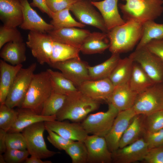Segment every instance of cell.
Instances as JSON below:
<instances>
[{
    "instance_id": "11",
    "label": "cell",
    "mask_w": 163,
    "mask_h": 163,
    "mask_svg": "<svg viewBox=\"0 0 163 163\" xmlns=\"http://www.w3.org/2000/svg\"><path fill=\"white\" fill-rule=\"evenodd\" d=\"M50 66L59 70L77 88L84 82L90 80L88 71L89 66L80 57L53 63Z\"/></svg>"
},
{
    "instance_id": "9",
    "label": "cell",
    "mask_w": 163,
    "mask_h": 163,
    "mask_svg": "<svg viewBox=\"0 0 163 163\" xmlns=\"http://www.w3.org/2000/svg\"><path fill=\"white\" fill-rule=\"evenodd\" d=\"M129 56L155 83L163 82V63L145 47L136 49Z\"/></svg>"
},
{
    "instance_id": "10",
    "label": "cell",
    "mask_w": 163,
    "mask_h": 163,
    "mask_svg": "<svg viewBox=\"0 0 163 163\" xmlns=\"http://www.w3.org/2000/svg\"><path fill=\"white\" fill-rule=\"evenodd\" d=\"M53 42L48 34L30 31L26 43L39 63L50 65Z\"/></svg>"
},
{
    "instance_id": "30",
    "label": "cell",
    "mask_w": 163,
    "mask_h": 163,
    "mask_svg": "<svg viewBox=\"0 0 163 163\" xmlns=\"http://www.w3.org/2000/svg\"><path fill=\"white\" fill-rule=\"evenodd\" d=\"M120 59L119 54H112L106 61L93 66H88L90 80H96L109 78Z\"/></svg>"
},
{
    "instance_id": "36",
    "label": "cell",
    "mask_w": 163,
    "mask_h": 163,
    "mask_svg": "<svg viewBox=\"0 0 163 163\" xmlns=\"http://www.w3.org/2000/svg\"><path fill=\"white\" fill-rule=\"evenodd\" d=\"M66 96L52 91L44 104L40 114L46 116L56 115L62 107Z\"/></svg>"
},
{
    "instance_id": "46",
    "label": "cell",
    "mask_w": 163,
    "mask_h": 163,
    "mask_svg": "<svg viewBox=\"0 0 163 163\" xmlns=\"http://www.w3.org/2000/svg\"><path fill=\"white\" fill-rule=\"evenodd\" d=\"M145 47L158 57L163 63V39L152 40Z\"/></svg>"
},
{
    "instance_id": "37",
    "label": "cell",
    "mask_w": 163,
    "mask_h": 163,
    "mask_svg": "<svg viewBox=\"0 0 163 163\" xmlns=\"http://www.w3.org/2000/svg\"><path fill=\"white\" fill-rule=\"evenodd\" d=\"M18 110L5 104L0 106V128L7 132L11 127L18 116Z\"/></svg>"
},
{
    "instance_id": "44",
    "label": "cell",
    "mask_w": 163,
    "mask_h": 163,
    "mask_svg": "<svg viewBox=\"0 0 163 163\" xmlns=\"http://www.w3.org/2000/svg\"><path fill=\"white\" fill-rule=\"evenodd\" d=\"M79 0H46V5L50 10L56 12L69 8Z\"/></svg>"
},
{
    "instance_id": "7",
    "label": "cell",
    "mask_w": 163,
    "mask_h": 163,
    "mask_svg": "<svg viewBox=\"0 0 163 163\" xmlns=\"http://www.w3.org/2000/svg\"><path fill=\"white\" fill-rule=\"evenodd\" d=\"M136 114L147 115L163 110V82L139 94L132 108Z\"/></svg>"
},
{
    "instance_id": "34",
    "label": "cell",
    "mask_w": 163,
    "mask_h": 163,
    "mask_svg": "<svg viewBox=\"0 0 163 163\" xmlns=\"http://www.w3.org/2000/svg\"><path fill=\"white\" fill-rule=\"evenodd\" d=\"M69 8L53 13L50 24L54 29L70 27L83 28L85 25L78 22L72 17Z\"/></svg>"
},
{
    "instance_id": "2",
    "label": "cell",
    "mask_w": 163,
    "mask_h": 163,
    "mask_svg": "<svg viewBox=\"0 0 163 163\" xmlns=\"http://www.w3.org/2000/svg\"><path fill=\"white\" fill-rule=\"evenodd\" d=\"M100 102L94 100L78 91L66 95L64 104L56 114V120L78 122L97 110Z\"/></svg>"
},
{
    "instance_id": "45",
    "label": "cell",
    "mask_w": 163,
    "mask_h": 163,
    "mask_svg": "<svg viewBox=\"0 0 163 163\" xmlns=\"http://www.w3.org/2000/svg\"><path fill=\"white\" fill-rule=\"evenodd\" d=\"M143 160L147 163H163V146L149 149Z\"/></svg>"
},
{
    "instance_id": "18",
    "label": "cell",
    "mask_w": 163,
    "mask_h": 163,
    "mask_svg": "<svg viewBox=\"0 0 163 163\" xmlns=\"http://www.w3.org/2000/svg\"><path fill=\"white\" fill-rule=\"evenodd\" d=\"M46 127L66 139L84 142L88 134L81 124L55 120L44 122Z\"/></svg>"
},
{
    "instance_id": "16",
    "label": "cell",
    "mask_w": 163,
    "mask_h": 163,
    "mask_svg": "<svg viewBox=\"0 0 163 163\" xmlns=\"http://www.w3.org/2000/svg\"><path fill=\"white\" fill-rule=\"evenodd\" d=\"M115 86L109 78L89 80L78 88V90L91 98L100 102H107Z\"/></svg>"
},
{
    "instance_id": "32",
    "label": "cell",
    "mask_w": 163,
    "mask_h": 163,
    "mask_svg": "<svg viewBox=\"0 0 163 163\" xmlns=\"http://www.w3.org/2000/svg\"><path fill=\"white\" fill-rule=\"evenodd\" d=\"M80 52L79 48L53 41L50 65L54 62L79 58Z\"/></svg>"
},
{
    "instance_id": "42",
    "label": "cell",
    "mask_w": 163,
    "mask_h": 163,
    "mask_svg": "<svg viewBox=\"0 0 163 163\" xmlns=\"http://www.w3.org/2000/svg\"><path fill=\"white\" fill-rule=\"evenodd\" d=\"M30 155L27 149H7L3 155L8 163H20L24 162Z\"/></svg>"
},
{
    "instance_id": "17",
    "label": "cell",
    "mask_w": 163,
    "mask_h": 163,
    "mask_svg": "<svg viewBox=\"0 0 163 163\" xmlns=\"http://www.w3.org/2000/svg\"><path fill=\"white\" fill-rule=\"evenodd\" d=\"M23 21L19 27L22 29L48 33L54 29L53 26L46 22L31 7L28 0H21Z\"/></svg>"
},
{
    "instance_id": "28",
    "label": "cell",
    "mask_w": 163,
    "mask_h": 163,
    "mask_svg": "<svg viewBox=\"0 0 163 163\" xmlns=\"http://www.w3.org/2000/svg\"><path fill=\"white\" fill-rule=\"evenodd\" d=\"M134 62L129 56L120 59L109 77L115 87L129 83Z\"/></svg>"
},
{
    "instance_id": "29",
    "label": "cell",
    "mask_w": 163,
    "mask_h": 163,
    "mask_svg": "<svg viewBox=\"0 0 163 163\" xmlns=\"http://www.w3.org/2000/svg\"><path fill=\"white\" fill-rule=\"evenodd\" d=\"M128 83L131 89L138 94L155 84L140 66L135 62H134Z\"/></svg>"
},
{
    "instance_id": "3",
    "label": "cell",
    "mask_w": 163,
    "mask_h": 163,
    "mask_svg": "<svg viewBox=\"0 0 163 163\" xmlns=\"http://www.w3.org/2000/svg\"><path fill=\"white\" fill-rule=\"evenodd\" d=\"M118 5L126 21L133 20L143 24L154 21L163 12V0H123Z\"/></svg>"
},
{
    "instance_id": "22",
    "label": "cell",
    "mask_w": 163,
    "mask_h": 163,
    "mask_svg": "<svg viewBox=\"0 0 163 163\" xmlns=\"http://www.w3.org/2000/svg\"><path fill=\"white\" fill-rule=\"evenodd\" d=\"M138 94L131 89L128 83L115 87L107 102L120 112L131 108Z\"/></svg>"
},
{
    "instance_id": "43",
    "label": "cell",
    "mask_w": 163,
    "mask_h": 163,
    "mask_svg": "<svg viewBox=\"0 0 163 163\" xmlns=\"http://www.w3.org/2000/svg\"><path fill=\"white\" fill-rule=\"evenodd\" d=\"M143 138L149 149L163 146V129L152 132H145Z\"/></svg>"
},
{
    "instance_id": "35",
    "label": "cell",
    "mask_w": 163,
    "mask_h": 163,
    "mask_svg": "<svg viewBox=\"0 0 163 163\" xmlns=\"http://www.w3.org/2000/svg\"><path fill=\"white\" fill-rule=\"evenodd\" d=\"M70 157L72 163H87L88 153L83 141H74L65 150Z\"/></svg>"
},
{
    "instance_id": "31",
    "label": "cell",
    "mask_w": 163,
    "mask_h": 163,
    "mask_svg": "<svg viewBox=\"0 0 163 163\" xmlns=\"http://www.w3.org/2000/svg\"><path fill=\"white\" fill-rule=\"evenodd\" d=\"M46 70L50 75L53 91L67 95L78 90L74 84L61 72L50 69Z\"/></svg>"
},
{
    "instance_id": "23",
    "label": "cell",
    "mask_w": 163,
    "mask_h": 163,
    "mask_svg": "<svg viewBox=\"0 0 163 163\" xmlns=\"http://www.w3.org/2000/svg\"><path fill=\"white\" fill-rule=\"evenodd\" d=\"M17 118L8 133L21 132L26 127L36 123L56 120V115L46 116L26 108H20Z\"/></svg>"
},
{
    "instance_id": "19",
    "label": "cell",
    "mask_w": 163,
    "mask_h": 163,
    "mask_svg": "<svg viewBox=\"0 0 163 163\" xmlns=\"http://www.w3.org/2000/svg\"><path fill=\"white\" fill-rule=\"evenodd\" d=\"M0 19L6 27H19L23 19L21 0H0Z\"/></svg>"
},
{
    "instance_id": "50",
    "label": "cell",
    "mask_w": 163,
    "mask_h": 163,
    "mask_svg": "<svg viewBox=\"0 0 163 163\" xmlns=\"http://www.w3.org/2000/svg\"><path fill=\"white\" fill-rule=\"evenodd\" d=\"M0 163H6L3 155L2 154H0Z\"/></svg>"
},
{
    "instance_id": "47",
    "label": "cell",
    "mask_w": 163,
    "mask_h": 163,
    "mask_svg": "<svg viewBox=\"0 0 163 163\" xmlns=\"http://www.w3.org/2000/svg\"><path fill=\"white\" fill-rule=\"evenodd\" d=\"M30 4L32 7L37 8L42 12L46 14L51 18L53 12L48 7L46 0H33Z\"/></svg>"
},
{
    "instance_id": "51",
    "label": "cell",
    "mask_w": 163,
    "mask_h": 163,
    "mask_svg": "<svg viewBox=\"0 0 163 163\" xmlns=\"http://www.w3.org/2000/svg\"><path fill=\"white\" fill-rule=\"evenodd\" d=\"M91 0V1H101V0Z\"/></svg>"
},
{
    "instance_id": "4",
    "label": "cell",
    "mask_w": 163,
    "mask_h": 163,
    "mask_svg": "<svg viewBox=\"0 0 163 163\" xmlns=\"http://www.w3.org/2000/svg\"><path fill=\"white\" fill-rule=\"evenodd\" d=\"M52 92L51 81L47 71L34 74L20 108L28 109L40 114Z\"/></svg>"
},
{
    "instance_id": "41",
    "label": "cell",
    "mask_w": 163,
    "mask_h": 163,
    "mask_svg": "<svg viewBox=\"0 0 163 163\" xmlns=\"http://www.w3.org/2000/svg\"><path fill=\"white\" fill-rule=\"evenodd\" d=\"M46 127L48 135L47 139L55 148L60 150H65L74 141L65 138Z\"/></svg>"
},
{
    "instance_id": "25",
    "label": "cell",
    "mask_w": 163,
    "mask_h": 163,
    "mask_svg": "<svg viewBox=\"0 0 163 163\" xmlns=\"http://www.w3.org/2000/svg\"><path fill=\"white\" fill-rule=\"evenodd\" d=\"M26 46L24 41L8 43L1 49L0 57L13 66L22 64L26 60Z\"/></svg>"
},
{
    "instance_id": "40",
    "label": "cell",
    "mask_w": 163,
    "mask_h": 163,
    "mask_svg": "<svg viewBox=\"0 0 163 163\" xmlns=\"http://www.w3.org/2000/svg\"><path fill=\"white\" fill-rule=\"evenodd\" d=\"M5 143L7 149H27L25 138L22 133L21 132H7L6 136Z\"/></svg>"
},
{
    "instance_id": "20",
    "label": "cell",
    "mask_w": 163,
    "mask_h": 163,
    "mask_svg": "<svg viewBox=\"0 0 163 163\" xmlns=\"http://www.w3.org/2000/svg\"><path fill=\"white\" fill-rule=\"evenodd\" d=\"M118 1H91L93 5L99 11L108 31L117 26L123 24L126 21L121 17L119 12Z\"/></svg>"
},
{
    "instance_id": "15",
    "label": "cell",
    "mask_w": 163,
    "mask_h": 163,
    "mask_svg": "<svg viewBox=\"0 0 163 163\" xmlns=\"http://www.w3.org/2000/svg\"><path fill=\"white\" fill-rule=\"evenodd\" d=\"M84 142L88 151L87 163L112 162V152L108 149L104 137L88 135Z\"/></svg>"
},
{
    "instance_id": "48",
    "label": "cell",
    "mask_w": 163,
    "mask_h": 163,
    "mask_svg": "<svg viewBox=\"0 0 163 163\" xmlns=\"http://www.w3.org/2000/svg\"><path fill=\"white\" fill-rule=\"evenodd\" d=\"M7 132L0 128V154L4 153L7 149L5 139Z\"/></svg>"
},
{
    "instance_id": "1",
    "label": "cell",
    "mask_w": 163,
    "mask_h": 163,
    "mask_svg": "<svg viewBox=\"0 0 163 163\" xmlns=\"http://www.w3.org/2000/svg\"><path fill=\"white\" fill-rule=\"evenodd\" d=\"M142 32L143 24L133 20L113 27L107 33L110 51L120 54L131 50L139 42Z\"/></svg>"
},
{
    "instance_id": "38",
    "label": "cell",
    "mask_w": 163,
    "mask_h": 163,
    "mask_svg": "<svg viewBox=\"0 0 163 163\" xmlns=\"http://www.w3.org/2000/svg\"><path fill=\"white\" fill-rule=\"evenodd\" d=\"M144 123L146 132L163 129V110L145 115Z\"/></svg>"
},
{
    "instance_id": "27",
    "label": "cell",
    "mask_w": 163,
    "mask_h": 163,
    "mask_svg": "<svg viewBox=\"0 0 163 163\" xmlns=\"http://www.w3.org/2000/svg\"><path fill=\"white\" fill-rule=\"evenodd\" d=\"M145 116L143 114H136L134 117L120 140L119 148H123L143 138L146 132Z\"/></svg>"
},
{
    "instance_id": "49",
    "label": "cell",
    "mask_w": 163,
    "mask_h": 163,
    "mask_svg": "<svg viewBox=\"0 0 163 163\" xmlns=\"http://www.w3.org/2000/svg\"><path fill=\"white\" fill-rule=\"evenodd\" d=\"M25 163H52L50 161H43L41 159L34 156H31L30 158L27 157L24 161Z\"/></svg>"
},
{
    "instance_id": "13",
    "label": "cell",
    "mask_w": 163,
    "mask_h": 163,
    "mask_svg": "<svg viewBox=\"0 0 163 163\" xmlns=\"http://www.w3.org/2000/svg\"><path fill=\"white\" fill-rule=\"evenodd\" d=\"M136 115L132 108L119 112L110 130L104 137L108 149L111 152L119 148L122 136Z\"/></svg>"
},
{
    "instance_id": "33",
    "label": "cell",
    "mask_w": 163,
    "mask_h": 163,
    "mask_svg": "<svg viewBox=\"0 0 163 163\" xmlns=\"http://www.w3.org/2000/svg\"><path fill=\"white\" fill-rule=\"evenodd\" d=\"M163 39V24H158L154 21H148L143 24L142 37L136 49L145 47L154 40Z\"/></svg>"
},
{
    "instance_id": "24",
    "label": "cell",
    "mask_w": 163,
    "mask_h": 163,
    "mask_svg": "<svg viewBox=\"0 0 163 163\" xmlns=\"http://www.w3.org/2000/svg\"><path fill=\"white\" fill-rule=\"evenodd\" d=\"M21 64L13 66L2 59L0 60V103L5 102L14 78L22 67Z\"/></svg>"
},
{
    "instance_id": "6",
    "label": "cell",
    "mask_w": 163,
    "mask_h": 163,
    "mask_svg": "<svg viewBox=\"0 0 163 163\" xmlns=\"http://www.w3.org/2000/svg\"><path fill=\"white\" fill-rule=\"evenodd\" d=\"M36 63L26 68H21L16 74L6 100L5 104L11 108H20L30 85Z\"/></svg>"
},
{
    "instance_id": "14",
    "label": "cell",
    "mask_w": 163,
    "mask_h": 163,
    "mask_svg": "<svg viewBox=\"0 0 163 163\" xmlns=\"http://www.w3.org/2000/svg\"><path fill=\"white\" fill-rule=\"evenodd\" d=\"M149 149L143 138L112 152V162L131 163L143 160Z\"/></svg>"
},
{
    "instance_id": "39",
    "label": "cell",
    "mask_w": 163,
    "mask_h": 163,
    "mask_svg": "<svg viewBox=\"0 0 163 163\" xmlns=\"http://www.w3.org/2000/svg\"><path fill=\"white\" fill-rule=\"evenodd\" d=\"M17 27H0V49L6 43L13 41H24L23 37Z\"/></svg>"
},
{
    "instance_id": "12",
    "label": "cell",
    "mask_w": 163,
    "mask_h": 163,
    "mask_svg": "<svg viewBox=\"0 0 163 163\" xmlns=\"http://www.w3.org/2000/svg\"><path fill=\"white\" fill-rule=\"evenodd\" d=\"M79 22L95 27L102 32L107 33L103 17L90 0H79L69 8Z\"/></svg>"
},
{
    "instance_id": "8",
    "label": "cell",
    "mask_w": 163,
    "mask_h": 163,
    "mask_svg": "<svg viewBox=\"0 0 163 163\" xmlns=\"http://www.w3.org/2000/svg\"><path fill=\"white\" fill-rule=\"evenodd\" d=\"M108 104L107 111L90 114L81 123L88 134L104 137L109 131L119 111L111 104Z\"/></svg>"
},
{
    "instance_id": "5",
    "label": "cell",
    "mask_w": 163,
    "mask_h": 163,
    "mask_svg": "<svg viewBox=\"0 0 163 163\" xmlns=\"http://www.w3.org/2000/svg\"><path fill=\"white\" fill-rule=\"evenodd\" d=\"M44 122L32 124L22 131L26 141L27 149L30 155L41 159L47 158L60 153L48 149L43 137V133L46 130Z\"/></svg>"
},
{
    "instance_id": "21",
    "label": "cell",
    "mask_w": 163,
    "mask_h": 163,
    "mask_svg": "<svg viewBox=\"0 0 163 163\" xmlns=\"http://www.w3.org/2000/svg\"><path fill=\"white\" fill-rule=\"evenodd\" d=\"M91 32L88 30L75 27L53 29L47 34L54 41L69 44L80 48Z\"/></svg>"
},
{
    "instance_id": "26",
    "label": "cell",
    "mask_w": 163,
    "mask_h": 163,
    "mask_svg": "<svg viewBox=\"0 0 163 163\" xmlns=\"http://www.w3.org/2000/svg\"><path fill=\"white\" fill-rule=\"evenodd\" d=\"M110 42L107 33H90L80 47V51L85 54L101 53L109 49Z\"/></svg>"
}]
</instances>
